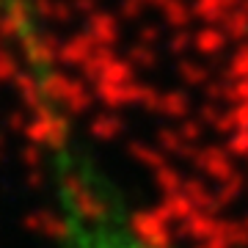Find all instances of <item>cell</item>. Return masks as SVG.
Here are the masks:
<instances>
[{
    "label": "cell",
    "instance_id": "cell-1",
    "mask_svg": "<svg viewBox=\"0 0 248 248\" xmlns=\"http://www.w3.org/2000/svg\"><path fill=\"white\" fill-rule=\"evenodd\" d=\"M39 102L55 248H171L105 185L50 102V91H42Z\"/></svg>",
    "mask_w": 248,
    "mask_h": 248
}]
</instances>
